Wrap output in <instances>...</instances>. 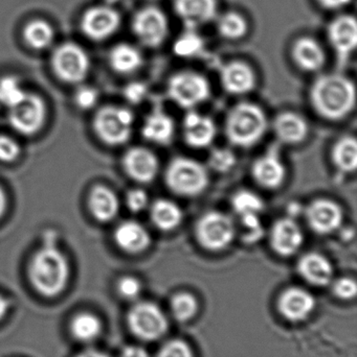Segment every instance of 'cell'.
I'll return each instance as SVG.
<instances>
[{"label": "cell", "instance_id": "obj_1", "mask_svg": "<svg viewBox=\"0 0 357 357\" xmlns=\"http://www.w3.org/2000/svg\"><path fill=\"white\" fill-rule=\"evenodd\" d=\"M314 112L328 121H341L356 108V85L342 75H324L316 79L309 91Z\"/></svg>", "mask_w": 357, "mask_h": 357}, {"label": "cell", "instance_id": "obj_2", "mask_svg": "<svg viewBox=\"0 0 357 357\" xmlns=\"http://www.w3.org/2000/svg\"><path fill=\"white\" fill-rule=\"evenodd\" d=\"M69 273L64 254L48 239L36 252L29 264V280L36 291L45 297H54L65 289Z\"/></svg>", "mask_w": 357, "mask_h": 357}, {"label": "cell", "instance_id": "obj_3", "mask_svg": "<svg viewBox=\"0 0 357 357\" xmlns=\"http://www.w3.org/2000/svg\"><path fill=\"white\" fill-rule=\"evenodd\" d=\"M268 126L263 109L253 102H245L231 109L226 115L224 132L233 146L247 149L263 138Z\"/></svg>", "mask_w": 357, "mask_h": 357}, {"label": "cell", "instance_id": "obj_4", "mask_svg": "<svg viewBox=\"0 0 357 357\" xmlns=\"http://www.w3.org/2000/svg\"><path fill=\"white\" fill-rule=\"evenodd\" d=\"M207 167L195 159L175 157L165 172V183L171 192L184 197L201 195L209 186Z\"/></svg>", "mask_w": 357, "mask_h": 357}, {"label": "cell", "instance_id": "obj_5", "mask_svg": "<svg viewBox=\"0 0 357 357\" xmlns=\"http://www.w3.org/2000/svg\"><path fill=\"white\" fill-rule=\"evenodd\" d=\"M194 236L205 251L221 252L234 241L236 226L232 218L224 212H205L195 224Z\"/></svg>", "mask_w": 357, "mask_h": 357}, {"label": "cell", "instance_id": "obj_6", "mask_svg": "<svg viewBox=\"0 0 357 357\" xmlns=\"http://www.w3.org/2000/svg\"><path fill=\"white\" fill-rule=\"evenodd\" d=\"M167 92L180 108L192 110L209 100L211 86L207 77L196 71H180L170 77Z\"/></svg>", "mask_w": 357, "mask_h": 357}, {"label": "cell", "instance_id": "obj_7", "mask_svg": "<svg viewBox=\"0 0 357 357\" xmlns=\"http://www.w3.org/2000/svg\"><path fill=\"white\" fill-rule=\"evenodd\" d=\"M134 116L131 111L119 106L100 109L94 119L96 136L108 146L125 144L131 137Z\"/></svg>", "mask_w": 357, "mask_h": 357}, {"label": "cell", "instance_id": "obj_8", "mask_svg": "<svg viewBox=\"0 0 357 357\" xmlns=\"http://www.w3.org/2000/svg\"><path fill=\"white\" fill-rule=\"evenodd\" d=\"M127 320L130 331L143 341H157L169 328L163 310L152 302L136 304L130 310Z\"/></svg>", "mask_w": 357, "mask_h": 357}, {"label": "cell", "instance_id": "obj_9", "mask_svg": "<svg viewBox=\"0 0 357 357\" xmlns=\"http://www.w3.org/2000/svg\"><path fill=\"white\" fill-rule=\"evenodd\" d=\"M8 110L10 127L21 135H35L45 123V102L37 94L25 92L24 96Z\"/></svg>", "mask_w": 357, "mask_h": 357}, {"label": "cell", "instance_id": "obj_10", "mask_svg": "<svg viewBox=\"0 0 357 357\" xmlns=\"http://www.w3.org/2000/svg\"><path fill=\"white\" fill-rule=\"evenodd\" d=\"M52 67L57 77L65 83H80L89 73V56L75 43H64L54 50Z\"/></svg>", "mask_w": 357, "mask_h": 357}, {"label": "cell", "instance_id": "obj_11", "mask_svg": "<svg viewBox=\"0 0 357 357\" xmlns=\"http://www.w3.org/2000/svg\"><path fill=\"white\" fill-rule=\"evenodd\" d=\"M132 31L144 45L159 47L169 35V21L159 8L147 6L134 15Z\"/></svg>", "mask_w": 357, "mask_h": 357}, {"label": "cell", "instance_id": "obj_12", "mask_svg": "<svg viewBox=\"0 0 357 357\" xmlns=\"http://www.w3.org/2000/svg\"><path fill=\"white\" fill-rule=\"evenodd\" d=\"M304 213L309 228L319 235L331 234L343 224V208L333 199H314L304 209Z\"/></svg>", "mask_w": 357, "mask_h": 357}, {"label": "cell", "instance_id": "obj_13", "mask_svg": "<svg viewBox=\"0 0 357 357\" xmlns=\"http://www.w3.org/2000/svg\"><path fill=\"white\" fill-rule=\"evenodd\" d=\"M121 25V16L108 6H96L88 8L81 19L84 35L94 41H102L115 35Z\"/></svg>", "mask_w": 357, "mask_h": 357}, {"label": "cell", "instance_id": "obj_14", "mask_svg": "<svg viewBox=\"0 0 357 357\" xmlns=\"http://www.w3.org/2000/svg\"><path fill=\"white\" fill-rule=\"evenodd\" d=\"M304 243V233L293 218L276 220L270 232V245L281 257H291L297 254Z\"/></svg>", "mask_w": 357, "mask_h": 357}, {"label": "cell", "instance_id": "obj_15", "mask_svg": "<svg viewBox=\"0 0 357 357\" xmlns=\"http://www.w3.org/2000/svg\"><path fill=\"white\" fill-rule=\"evenodd\" d=\"M122 165L128 177L140 184H148L154 181L159 171L156 155L144 146L129 149L123 156Z\"/></svg>", "mask_w": 357, "mask_h": 357}, {"label": "cell", "instance_id": "obj_16", "mask_svg": "<svg viewBox=\"0 0 357 357\" xmlns=\"http://www.w3.org/2000/svg\"><path fill=\"white\" fill-rule=\"evenodd\" d=\"M252 176L263 188L274 190L282 186L286 178V167L276 146H272L265 154L256 159L252 165Z\"/></svg>", "mask_w": 357, "mask_h": 357}, {"label": "cell", "instance_id": "obj_17", "mask_svg": "<svg viewBox=\"0 0 357 357\" xmlns=\"http://www.w3.org/2000/svg\"><path fill=\"white\" fill-rule=\"evenodd\" d=\"M329 42L340 61L350 58L357 45V23L352 15H341L329 23L327 29Z\"/></svg>", "mask_w": 357, "mask_h": 357}, {"label": "cell", "instance_id": "obj_18", "mask_svg": "<svg viewBox=\"0 0 357 357\" xmlns=\"http://www.w3.org/2000/svg\"><path fill=\"white\" fill-rule=\"evenodd\" d=\"M279 312L291 322H301L314 312L316 300L309 291L300 287L285 289L278 299Z\"/></svg>", "mask_w": 357, "mask_h": 357}, {"label": "cell", "instance_id": "obj_19", "mask_svg": "<svg viewBox=\"0 0 357 357\" xmlns=\"http://www.w3.org/2000/svg\"><path fill=\"white\" fill-rule=\"evenodd\" d=\"M182 131L186 144L194 149H205L211 146L217 134L213 119L193 109L184 116Z\"/></svg>", "mask_w": 357, "mask_h": 357}, {"label": "cell", "instance_id": "obj_20", "mask_svg": "<svg viewBox=\"0 0 357 357\" xmlns=\"http://www.w3.org/2000/svg\"><path fill=\"white\" fill-rule=\"evenodd\" d=\"M222 87L228 93L242 96L255 89V71L243 61H232L224 65L220 73Z\"/></svg>", "mask_w": 357, "mask_h": 357}, {"label": "cell", "instance_id": "obj_21", "mask_svg": "<svg viewBox=\"0 0 357 357\" xmlns=\"http://www.w3.org/2000/svg\"><path fill=\"white\" fill-rule=\"evenodd\" d=\"M174 12L189 29L212 22L217 17V0H174Z\"/></svg>", "mask_w": 357, "mask_h": 357}, {"label": "cell", "instance_id": "obj_22", "mask_svg": "<svg viewBox=\"0 0 357 357\" xmlns=\"http://www.w3.org/2000/svg\"><path fill=\"white\" fill-rule=\"evenodd\" d=\"M115 245L125 253H143L151 245V235L146 228L136 220H126L121 222L113 234Z\"/></svg>", "mask_w": 357, "mask_h": 357}, {"label": "cell", "instance_id": "obj_23", "mask_svg": "<svg viewBox=\"0 0 357 357\" xmlns=\"http://www.w3.org/2000/svg\"><path fill=\"white\" fill-rule=\"evenodd\" d=\"M291 58L300 70L318 73L326 63V54L319 41L312 37H301L291 46Z\"/></svg>", "mask_w": 357, "mask_h": 357}, {"label": "cell", "instance_id": "obj_24", "mask_svg": "<svg viewBox=\"0 0 357 357\" xmlns=\"http://www.w3.org/2000/svg\"><path fill=\"white\" fill-rule=\"evenodd\" d=\"M272 128L281 144L291 146L305 142L309 133V126L306 119L293 111H284L277 115Z\"/></svg>", "mask_w": 357, "mask_h": 357}, {"label": "cell", "instance_id": "obj_25", "mask_svg": "<svg viewBox=\"0 0 357 357\" xmlns=\"http://www.w3.org/2000/svg\"><path fill=\"white\" fill-rule=\"evenodd\" d=\"M297 268L300 276L314 287H326L333 280V266L330 260L316 252L302 256Z\"/></svg>", "mask_w": 357, "mask_h": 357}, {"label": "cell", "instance_id": "obj_26", "mask_svg": "<svg viewBox=\"0 0 357 357\" xmlns=\"http://www.w3.org/2000/svg\"><path fill=\"white\" fill-rule=\"evenodd\" d=\"M88 207L92 216L99 222H111L119 214V197L108 187L98 185L90 191Z\"/></svg>", "mask_w": 357, "mask_h": 357}, {"label": "cell", "instance_id": "obj_27", "mask_svg": "<svg viewBox=\"0 0 357 357\" xmlns=\"http://www.w3.org/2000/svg\"><path fill=\"white\" fill-rule=\"evenodd\" d=\"M175 133L173 119L161 110L151 113L142 128V135L147 142L166 146L172 142Z\"/></svg>", "mask_w": 357, "mask_h": 357}, {"label": "cell", "instance_id": "obj_28", "mask_svg": "<svg viewBox=\"0 0 357 357\" xmlns=\"http://www.w3.org/2000/svg\"><path fill=\"white\" fill-rule=\"evenodd\" d=\"M150 220L161 232H172L184 220L182 209L171 199H159L150 207Z\"/></svg>", "mask_w": 357, "mask_h": 357}, {"label": "cell", "instance_id": "obj_29", "mask_svg": "<svg viewBox=\"0 0 357 357\" xmlns=\"http://www.w3.org/2000/svg\"><path fill=\"white\" fill-rule=\"evenodd\" d=\"M113 70L121 75L136 73L143 65V56L138 48L127 43L117 44L109 54Z\"/></svg>", "mask_w": 357, "mask_h": 357}, {"label": "cell", "instance_id": "obj_30", "mask_svg": "<svg viewBox=\"0 0 357 357\" xmlns=\"http://www.w3.org/2000/svg\"><path fill=\"white\" fill-rule=\"evenodd\" d=\"M333 165L344 174H351L357 167V142L354 136L340 138L331 151Z\"/></svg>", "mask_w": 357, "mask_h": 357}, {"label": "cell", "instance_id": "obj_31", "mask_svg": "<svg viewBox=\"0 0 357 357\" xmlns=\"http://www.w3.org/2000/svg\"><path fill=\"white\" fill-rule=\"evenodd\" d=\"M23 38L29 47L45 50L54 41V31L50 23L43 20H34L27 23L23 29Z\"/></svg>", "mask_w": 357, "mask_h": 357}, {"label": "cell", "instance_id": "obj_32", "mask_svg": "<svg viewBox=\"0 0 357 357\" xmlns=\"http://www.w3.org/2000/svg\"><path fill=\"white\" fill-rule=\"evenodd\" d=\"M218 33L224 39L237 41L247 36L249 23L247 19L237 12H228L217 21Z\"/></svg>", "mask_w": 357, "mask_h": 357}, {"label": "cell", "instance_id": "obj_33", "mask_svg": "<svg viewBox=\"0 0 357 357\" xmlns=\"http://www.w3.org/2000/svg\"><path fill=\"white\" fill-rule=\"evenodd\" d=\"M102 331L100 320L94 314H78L71 323V333L81 342H92L96 340Z\"/></svg>", "mask_w": 357, "mask_h": 357}, {"label": "cell", "instance_id": "obj_34", "mask_svg": "<svg viewBox=\"0 0 357 357\" xmlns=\"http://www.w3.org/2000/svg\"><path fill=\"white\" fill-rule=\"evenodd\" d=\"M233 210L238 216L247 214H260L264 209V202L257 193L242 189L237 191L232 197Z\"/></svg>", "mask_w": 357, "mask_h": 357}, {"label": "cell", "instance_id": "obj_35", "mask_svg": "<svg viewBox=\"0 0 357 357\" xmlns=\"http://www.w3.org/2000/svg\"><path fill=\"white\" fill-rule=\"evenodd\" d=\"M171 310L176 320L187 322L198 312V302L192 294L178 293L172 298Z\"/></svg>", "mask_w": 357, "mask_h": 357}, {"label": "cell", "instance_id": "obj_36", "mask_svg": "<svg viewBox=\"0 0 357 357\" xmlns=\"http://www.w3.org/2000/svg\"><path fill=\"white\" fill-rule=\"evenodd\" d=\"M25 91L16 77H4L0 79V106L10 109L24 96Z\"/></svg>", "mask_w": 357, "mask_h": 357}, {"label": "cell", "instance_id": "obj_37", "mask_svg": "<svg viewBox=\"0 0 357 357\" xmlns=\"http://www.w3.org/2000/svg\"><path fill=\"white\" fill-rule=\"evenodd\" d=\"M236 155L228 149H215L209 156V167L217 173L224 174L232 171L236 165Z\"/></svg>", "mask_w": 357, "mask_h": 357}, {"label": "cell", "instance_id": "obj_38", "mask_svg": "<svg viewBox=\"0 0 357 357\" xmlns=\"http://www.w3.org/2000/svg\"><path fill=\"white\" fill-rule=\"evenodd\" d=\"M157 357H194V354L186 342L172 340L159 349Z\"/></svg>", "mask_w": 357, "mask_h": 357}, {"label": "cell", "instance_id": "obj_39", "mask_svg": "<svg viewBox=\"0 0 357 357\" xmlns=\"http://www.w3.org/2000/svg\"><path fill=\"white\" fill-rule=\"evenodd\" d=\"M126 205L133 213L144 211L149 205V197L144 189L134 188L126 195Z\"/></svg>", "mask_w": 357, "mask_h": 357}, {"label": "cell", "instance_id": "obj_40", "mask_svg": "<svg viewBox=\"0 0 357 357\" xmlns=\"http://www.w3.org/2000/svg\"><path fill=\"white\" fill-rule=\"evenodd\" d=\"M20 146L18 142L8 136L0 135V161L14 162L20 156Z\"/></svg>", "mask_w": 357, "mask_h": 357}, {"label": "cell", "instance_id": "obj_41", "mask_svg": "<svg viewBox=\"0 0 357 357\" xmlns=\"http://www.w3.org/2000/svg\"><path fill=\"white\" fill-rule=\"evenodd\" d=\"M117 291L124 299L134 300L140 296L142 284L136 277H123L117 283Z\"/></svg>", "mask_w": 357, "mask_h": 357}, {"label": "cell", "instance_id": "obj_42", "mask_svg": "<svg viewBox=\"0 0 357 357\" xmlns=\"http://www.w3.org/2000/svg\"><path fill=\"white\" fill-rule=\"evenodd\" d=\"M99 100V93L94 88L83 86L79 88L75 94V102L78 108L89 110L96 106Z\"/></svg>", "mask_w": 357, "mask_h": 357}, {"label": "cell", "instance_id": "obj_43", "mask_svg": "<svg viewBox=\"0 0 357 357\" xmlns=\"http://www.w3.org/2000/svg\"><path fill=\"white\" fill-rule=\"evenodd\" d=\"M333 293L339 299L351 300L356 296L357 287L354 279L344 277L335 281L333 284Z\"/></svg>", "mask_w": 357, "mask_h": 357}, {"label": "cell", "instance_id": "obj_44", "mask_svg": "<svg viewBox=\"0 0 357 357\" xmlns=\"http://www.w3.org/2000/svg\"><path fill=\"white\" fill-rule=\"evenodd\" d=\"M201 42L198 38L189 37L184 38V39L178 41V43L175 46L176 54H180L182 56H193V54H197L198 50H201Z\"/></svg>", "mask_w": 357, "mask_h": 357}, {"label": "cell", "instance_id": "obj_45", "mask_svg": "<svg viewBox=\"0 0 357 357\" xmlns=\"http://www.w3.org/2000/svg\"><path fill=\"white\" fill-rule=\"evenodd\" d=\"M147 94V87L145 84L134 82L130 83L124 90V96L126 100L131 104H140L144 100Z\"/></svg>", "mask_w": 357, "mask_h": 357}, {"label": "cell", "instance_id": "obj_46", "mask_svg": "<svg viewBox=\"0 0 357 357\" xmlns=\"http://www.w3.org/2000/svg\"><path fill=\"white\" fill-rule=\"evenodd\" d=\"M316 2L325 10H337L347 6L351 0H316Z\"/></svg>", "mask_w": 357, "mask_h": 357}, {"label": "cell", "instance_id": "obj_47", "mask_svg": "<svg viewBox=\"0 0 357 357\" xmlns=\"http://www.w3.org/2000/svg\"><path fill=\"white\" fill-rule=\"evenodd\" d=\"M121 357H149L148 352L138 346H128L122 352Z\"/></svg>", "mask_w": 357, "mask_h": 357}, {"label": "cell", "instance_id": "obj_48", "mask_svg": "<svg viewBox=\"0 0 357 357\" xmlns=\"http://www.w3.org/2000/svg\"><path fill=\"white\" fill-rule=\"evenodd\" d=\"M6 203H8V202H6V192H4L2 187L0 186V218L6 213Z\"/></svg>", "mask_w": 357, "mask_h": 357}, {"label": "cell", "instance_id": "obj_49", "mask_svg": "<svg viewBox=\"0 0 357 357\" xmlns=\"http://www.w3.org/2000/svg\"><path fill=\"white\" fill-rule=\"evenodd\" d=\"M77 357H109L103 352L96 351V350H87L83 354H79Z\"/></svg>", "mask_w": 357, "mask_h": 357}, {"label": "cell", "instance_id": "obj_50", "mask_svg": "<svg viewBox=\"0 0 357 357\" xmlns=\"http://www.w3.org/2000/svg\"><path fill=\"white\" fill-rule=\"evenodd\" d=\"M6 310H8V302L0 296V320L6 316Z\"/></svg>", "mask_w": 357, "mask_h": 357}, {"label": "cell", "instance_id": "obj_51", "mask_svg": "<svg viewBox=\"0 0 357 357\" xmlns=\"http://www.w3.org/2000/svg\"><path fill=\"white\" fill-rule=\"evenodd\" d=\"M150 1H154V0H150Z\"/></svg>", "mask_w": 357, "mask_h": 357}, {"label": "cell", "instance_id": "obj_52", "mask_svg": "<svg viewBox=\"0 0 357 357\" xmlns=\"http://www.w3.org/2000/svg\"><path fill=\"white\" fill-rule=\"evenodd\" d=\"M113 1H115V0H113Z\"/></svg>", "mask_w": 357, "mask_h": 357}]
</instances>
